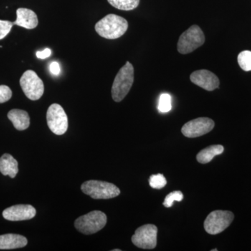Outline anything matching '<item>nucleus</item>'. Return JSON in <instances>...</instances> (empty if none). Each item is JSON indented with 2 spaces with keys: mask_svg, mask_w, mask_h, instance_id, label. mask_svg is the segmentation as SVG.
<instances>
[{
  "mask_svg": "<svg viewBox=\"0 0 251 251\" xmlns=\"http://www.w3.org/2000/svg\"><path fill=\"white\" fill-rule=\"evenodd\" d=\"M128 23L125 18L115 14H108L96 24L99 35L107 39H117L125 34Z\"/></svg>",
  "mask_w": 251,
  "mask_h": 251,
  "instance_id": "nucleus-1",
  "label": "nucleus"
},
{
  "mask_svg": "<svg viewBox=\"0 0 251 251\" xmlns=\"http://www.w3.org/2000/svg\"><path fill=\"white\" fill-rule=\"evenodd\" d=\"M134 82V68L129 62L117 73L112 84V97L115 102H121L128 94Z\"/></svg>",
  "mask_w": 251,
  "mask_h": 251,
  "instance_id": "nucleus-2",
  "label": "nucleus"
},
{
  "mask_svg": "<svg viewBox=\"0 0 251 251\" xmlns=\"http://www.w3.org/2000/svg\"><path fill=\"white\" fill-rule=\"evenodd\" d=\"M82 192L93 199H110L120 194V188L111 183L106 181L90 180L81 186Z\"/></svg>",
  "mask_w": 251,
  "mask_h": 251,
  "instance_id": "nucleus-3",
  "label": "nucleus"
},
{
  "mask_svg": "<svg viewBox=\"0 0 251 251\" xmlns=\"http://www.w3.org/2000/svg\"><path fill=\"white\" fill-rule=\"evenodd\" d=\"M106 224L105 214L100 211H93L75 220L74 226L81 233L90 235L103 229Z\"/></svg>",
  "mask_w": 251,
  "mask_h": 251,
  "instance_id": "nucleus-4",
  "label": "nucleus"
},
{
  "mask_svg": "<svg viewBox=\"0 0 251 251\" xmlns=\"http://www.w3.org/2000/svg\"><path fill=\"white\" fill-rule=\"evenodd\" d=\"M205 41V36L199 26H191L179 37L177 50L181 54H188L202 46Z\"/></svg>",
  "mask_w": 251,
  "mask_h": 251,
  "instance_id": "nucleus-5",
  "label": "nucleus"
},
{
  "mask_svg": "<svg viewBox=\"0 0 251 251\" xmlns=\"http://www.w3.org/2000/svg\"><path fill=\"white\" fill-rule=\"evenodd\" d=\"M234 219L232 211L216 210L207 216L204 223V229L208 234L215 235L224 232L230 226Z\"/></svg>",
  "mask_w": 251,
  "mask_h": 251,
  "instance_id": "nucleus-6",
  "label": "nucleus"
},
{
  "mask_svg": "<svg viewBox=\"0 0 251 251\" xmlns=\"http://www.w3.org/2000/svg\"><path fill=\"white\" fill-rule=\"evenodd\" d=\"M21 88L26 97L31 100H39L44 93V84L34 71L28 70L20 80Z\"/></svg>",
  "mask_w": 251,
  "mask_h": 251,
  "instance_id": "nucleus-7",
  "label": "nucleus"
},
{
  "mask_svg": "<svg viewBox=\"0 0 251 251\" xmlns=\"http://www.w3.org/2000/svg\"><path fill=\"white\" fill-rule=\"evenodd\" d=\"M46 119L50 129L54 134L61 135L67 132L69 126L67 115L59 104L53 103L49 107Z\"/></svg>",
  "mask_w": 251,
  "mask_h": 251,
  "instance_id": "nucleus-8",
  "label": "nucleus"
},
{
  "mask_svg": "<svg viewBox=\"0 0 251 251\" xmlns=\"http://www.w3.org/2000/svg\"><path fill=\"white\" fill-rule=\"evenodd\" d=\"M158 228L152 224L144 225L135 230L131 240L135 247L142 249H153L157 245Z\"/></svg>",
  "mask_w": 251,
  "mask_h": 251,
  "instance_id": "nucleus-9",
  "label": "nucleus"
},
{
  "mask_svg": "<svg viewBox=\"0 0 251 251\" xmlns=\"http://www.w3.org/2000/svg\"><path fill=\"white\" fill-rule=\"evenodd\" d=\"M215 123L208 117H200L185 124L181 133L186 138H194L209 133L214 128Z\"/></svg>",
  "mask_w": 251,
  "mask_h": 251,
  "instance_id": "nucleus-10",
  "label": "nucleus"
},
{
  "mask_svg": "<svg viewBox=\"0 0 251 251\" xmlns=\"http://www.w3.org/2000/svg\"><path fill=\"white\" fill-rule=\"evenodd\" d=\"M190 80L195 85L209 92L216 90L220 85L219 77L212 72L204 69L193 72Z\"/></svg>",
  "mask_w": 251,
  "mask_h": 251,
  "instance_id": "nucleus-11",
  "label": "nucleus"
},
{
  "mask_svg": "<svg viewBox=\"0 0 251 251\" xmlns=\"http://www.w3.org/2000/svg\"><path fill=\"white\" fill-rule=\"evenodd\" d=\"M36 211L34 206L29 204H18L7 208L3 211V217L8 221H20L33 219Z\"/></svg>",
  "mask_w": 251,
  "mask_h": 251,
  "instance_id": "nucleus-12",
  "label": "nucleus"
},
{
  "mask_svg": "<svg viewBox=\"0 0 251 251\" xmlns=\"http://www.w3.org/2000/svg\"><path fill=\"white\" fill-rule=\"evenodd\" d=\"M17 18L14 22V25L20 26L27 29H34L39 24L37 15L29 9L20 8L16 11Z\"/></svg>",
  "mask_w": 251,
  "mask_h": 251,
  "instance_id": "nucleus-13",
  "label": "nucleus"
},
{
  "mask_svg": "<svg viewBox=\"0 0 251 251\" xmlns=\"http://www.w3.org/2000/svg\"><path fill=\"white\" fill-rule=\"evenodd\" d=\"M27 239L20 234H6L0 235V250L20 249L25 247Z\"/></svg>",
  "mask_w": 251,
  "mask_h": 251,
  "instance_id": "nucleus-14",
  "label": "nucleus"
},
{
  "mask_svg": "<svg viewBox=\"0 0 251 251\" xmlns=\"http://www.w3.org/2000/svg\"><path fill=\"white\" fill-rule=\"evenodd\" d=\"M7 116L15 128L18 130L27 129L30 125V118L27 112L25 110L13 109L10 110Z\"/></svg>",
  "mask_w": 251,
  "mask_h": 251,
  "instance_id": "nucleus-15",
  "label": "nucleus"
},
{
  "mask_svg": "<svg viewBox=\"0 0 251 251\" xmlns=\"http://www.w3.org/2000/svg\"><path fill=\"white\" fill-rule=\"evenodd\" d=\"M0 173L4 176L16 177L18 173V161L9 153H4L0 157Z\"/></svg>",
  "mask_w": 251,
  "mask_h": 251,
  "instance_id": "nucleus-16",
  "label": "nucleus"
},
{
  "mask_svg": "<svg viewBox=\"0 0 251 251\" xmlns=\"http://www.w3.org/2000/svg\"><path fill=\"white\" fill-rule=\"evenodd\" d=\"M224 151V147L221 145H211L203 149L198 153L196 158L200 163L206 164L212 161L213 158Z\"/></svg>",
  "mask_w": 251,
  "mask_h": 251,
  "instance_id": "nucleus-17",
  "label": "nucleus"
},
{
  "mask_svg": "<svg viewBox=\"0 0 251 251\" xmlns=\"http://www.w3.org/2000/svg\"><path fill=\"white\" fill-rule=\"evenodd\" d=\"M140 0H108L109 4L122 11H131L136 9Z\"/></svg>",
  "mask_w": 251,
  "mask_h": 251,
  "instance_id": "nucleus-18",
  "label": "nucleus"
},
{
  "mask_svg": "<svg viewBox=\"0 0 251 251\" xmlns=\"http://www.w3.org/2000/svg\"><path fill=\"white\" fill-rule=\"evenodd\" d=\"M239 65L245 72L251 71V52L249 50L242 51L238 55Z\"/></svg>",
  "mask_w": 251,
  "mask_h": 251,
  "instance_id": "nucleus-19",
  "label": "nucleus"
},
{
  "mask_svg": "<svg viewBox=\"0 0 251 251\" xmlns=\"http://www.w3.org/2000/svg\"><path fill=\"white\" fill-rule=\"evenodd\" d=\"M150 186L155 189H161L166 186L167 180L162 174L152 175L149 179Z\"/></svg>",
  "mask_w": 251,
  "mask_h": 251,
  "instance_id": "nucleus-20",
  "label": "nucleus"
},
{
  "mask_svg": "<svg viewBox=\"0 0 251 251\" xmlns=\"http://www.w3.org/2000/svg\"><path fill=\"white\" fill-rule=\"evenodd\" d=\"M183 198H184V195H183L181 191H173V192L170 193L165 198L164 202L163 203V206L166 208L171 207L173 205V203H174L175 201L181 202Z\"/></svg>",
  "mask_w": 251,
  "mask_h": 251,
  "instance_id": "nucleus-21",
  "label": "nucleus"
},
{
  "mask_svg": "<svg viewBox=\"0 0 251 251\" xmlns=\"http://www.w3.org/2000/svg\"><path fill=\"white\" fill-rule=\"evenodd\" d=\"M171 97L169 94H163L160 97L158 110L161 112H168L171 110Z\"/></svg>",
  "mask_w": 251,
  "mask_h": 251,
  "instance_id": "nucleus-22",
  "label": "nucleus"
},
{
  "mask_svg": "<svg viewBox=\"0 0 251 251\" xmlns=\"http://www.w3.org/2000/svg\"><path fill=\"white\" fill-rule=\"evenodd\" d=\"M14 25V23L0 20V40L6 37L9 34L11 28Z\"/></svg>",
  "mask_w": 251,
  "mask_h": 251,
  "instance_id": "nucleus-23",
  "label": "nucleus"
},
{
  "mask_svg": "<svg viewBox=\"0 0 251 251\" xmlns=\"http://www.w3.org/2000/svg\"><path fill=\"white\" fill-rule=\"evenodd\" d=\"M12 91L6 85H0V103H5L11 99Z\"/></svg>",
  "mask_w": 251,
  "mask_h": 251,
  "instance_id": "nucleus-24",
  "label": "nucleus"
},
{
  "mask_svg": "<svg viewBox=\"0 0 251 251\" xmlns=\"http://www.w3.org/2000/svg\"><path fill=\"white\" fill-rule=\"evenodd\" d=\"M50 72L54 75H58L61 72L60 66L59 63L53 62L51 63L50 65Z\"/></svg>",
  "mask_w": 251,
  "mask_h": 251,
  "instance_id": "nucleus-25",
  "label": "nucleus"
},
{
  "mask_svg": "<svg viewBox=\"0 0 251 251\" xmlns=\"http://www.w3.org/2000/svg\"><path fill=\"white\" fill-rule=\"evenodd\" d=\"M51 50L50 49H46L43 51H38L36 52V57L39 59H46L51 55Z\"/></svg>",
  "mask_w": 251,
  "mask_h": 251,
  "instance_id": "nucleus-26",
  "label": "nucleus"
},
{
  "mask_svg": "<svg viewBox=\"0 0 251 251\" xmlns=\"http://www.w3.org/2000/svg\"><path fill=\"white\" fill-rule=\"evenodd\" d=\"M113 251H121V250H120V249H115V250H112Z\"/></svg>",
  "mask_w": 251,
  "mask_h": 251,
  "instance_id": "nucleus-27",
  "label": "nucleus"
},
{
  "mask_svg": "<svg viewBox=\"0 0 251 251\" xmlns=\"http://www.w3.org/2000/svg\"><path fill=\"white\" fill-rule=\"evenodd\" d=\"M218 251L217 249H213V250H211V251Z\"/></svg>",
  "mask_w": 251,
  "mask_h": 251,
  "instance_id": "nucleus-28",
  "label": "nucleus"
}]
</instances>
